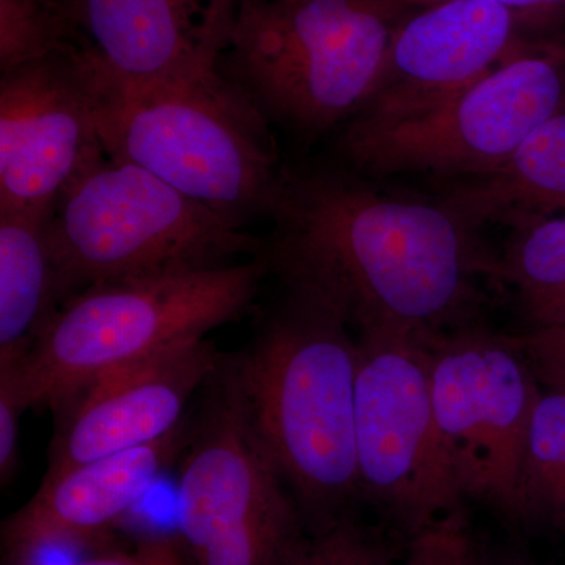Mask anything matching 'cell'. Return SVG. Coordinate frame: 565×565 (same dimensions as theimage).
I'll list each match as a JSON object with an SVG mask.
<instances>
[{"label":"cell","mask_w":565,"mask_h":565,"mask_svg":"<svg viewBox=\"0 0 565 565\" xmlns=\"http://www.w3.org/2000/svg\"><path fill=\"white\" fill-rule=\"evenodd\" d=\"M243 0H61L77 43L114 87L221 74Z\"/></svg>","instance_id":"obj_12"},{"label":"cell","mask_w":565,"mask_h":565,"mask_svg":"<svg viewBox=\"0 0 565 565\" xmlns=\"http://www.w3.org/2000/svg\"><path fill=\"white\" fill-rule=\"evenodd\" d=\"M542 386L565 388V326L527 330L512 337Z\"/></svg>","instance_id":"obj_25"},{"label":"cell","mask_w":565,"mask_h":565,"mask_svg":"<svg viewBox=\"0 0 565 565\" xmlns=\"http://www.w3.org/2000/svg\"><path fill=\"white\" fill-rule=\"evenodd\" d=\"M438 433L463 500L515 516L541 384L512 337L463 326L427 341Z\"/></svg>","instance_id":"obj_10"},{"label":"cell","mask_w":565,"mask_h":565,"mask_svg":"<svg viewBox=\"0 0 565 565\" xmlns=\"http://www.w3.org/2000/svg\"><path fill=\"white\" fill-rule=\"evenodd\" d=\"M107 81L79 43L0 73V214L50 218L106 154Z\"/></svg>","instance_id":"obj_11"},{"label":"cell","mask_w":565,"mask_h":565,"mask_svg":"<svg viewBox=\"0 0 565 565\" xmlns=\"http://www.w3.org/2000/svg\"><path fill=\"white\" fill-rule=\"evenodd\" d=\"M470 228H512L565 212V106L542 122L498 169L459 180L440 202Z\"/></svg>","instance_id":"obj_16"},{"label":"cell","mask_w":565,"mask_h":565,"mask_svg":"<svg viewBox=\"0 0 565 565\" xmlns=\"http://www.w3.org/2000/svg\"><path fill=\"white\" fill-rule=\"evenodd\" d=\"M262 256L282 286L329 305L360 334L433 340L467 326L478 275L497 262L438 203L321 167L282 169Z\"/></svg>","instance_id":"obj_1"},{"label":"cell","mask_w":565,"mask_h":565,"mask_svg":"<svg viewBox=\"0 0 565 565\" xmlns=\"http://www.w3.org/2000/svg\"><path fill=\"white\" fill-rule=\"evenodd\" d=\"M47 221L0 214V362L25 355L62 305Z\"/></svg>","instance_id":"obj_17"},{"label":"cell","mask_w":565,"mask_h":565,"mask_svg":"<svg viewBox=\"0 0 565 565\" xmlns=\"http://www.w3.org/2000/svg\"><path fill=\"white\" fill-rule=\"evenodd\" d=\"M494 277L512 286L531 330L565 326V212L515 226Z\"/></svg>","instance_id":"obj_18"},{"label":"cell","mask_w":565,"mask_h":565,"mask_svg":"<svg viewBox=\"0 0 565 565\" xmlns=\"http://www.w3.org/2000/svg\"><path fill=\"white\" fill-rule=\"evenodd\" d=\"M403 14L388 0H243L222 76L267 125L321 136L363 109Z\"/></svg>","instance_id":"obj_4"},{"label":"cell","mask_w":565,"mask_h":565,"mask_svg":"<svg viewBox=\"0 0 565 565\" xmlns=\"http://www.w3.org/2000/svg\"><path fill=\"white\" fill-rule=\"evenodd\" d=\"M390 561L384 541L348 515L307 531L285 565H385Z\"/></svg>","instance_id":"obj_21"},{"label":"cell","mask_w":565,"mask_h":565,"mask_svg":"<svg viewBox=\"0 0 565 565\" xmlns=\"http://www.w3.org/2000/svg\"><path fill=\"white\" fill-rule=\"evenodd\" d=\"M565 106V44L525 43L433 109L392 121H349L341 150L370 177H481Z\"/></svg>","instance_id":"obj_8"},{"label":"cell","mask_w":565,"mask_h":565,"mask_svg":"<svg viewBox=\"0 0 565 565\" xmlns=\"http://www.w3.org/2000/svg\"><path fill=\"white\" fill-rule=\"evenodd\" d=\"M245 352L233 356L256 433L308 531L351 514L359 341L329 305L285 286Z\"/></svg>","instance_id":"obj_2"},{"label":"cell","mask_w":565,"mask_h":565,"mask_svg":"<svg viewBox=\"0 0 565 565\" xmlns=\"http://www.w3.org/2000/svg\"><path fill=\"white\" fill-rule=\"evenodd\" d=\"M134 552L141 565H191L178 535H145Z\"/></svg>","instance_id":"obj_27"},{"label":"cell","mask_w":565,"mask_h":565,"mask_svg":"<svg viewBox=\"0 0 565 565\" xmlns=\"http://www.w3.org/2000/svg\"><path fill=\"white\" fill-rule=\"evenodd\" d=\"M203 340L177 345L103 375L57 414L51 481L79 465L152 444L185 419V408L222 362Z\"/></svg>","instance_id":"obj_14"},{"label":"cell","mask_w":565,"mask_h":565,"mask_svg":"<svg viewBox=\"0 0 565 565\" xmlns=\"http://www.w3.org/2000/svg\"><path fill=\"white\" fill-rule=\"evenodd\" d=\"M407 565H487L479 552L462 511L438 520L411 535Z\"/></svg>","instance_id":"obj_22"},{"label":"cell","mask_w":565,"mask_h":565,"mask_svg":"<svg viewBox=\"0 0 565 565\" xmlns=\"http://www.w3.org/2000/svg\"><path fill=\"white\" fill-rule=\"evenodd\" d=\"M435 0H404V11L426 6ZM514 11L520 21L550 22L565 20V0H492Z\"/></svg>","instance_id":"obj_26"},{"label":"cell","mask_w":565,"mask_h":565,"mask_svg":"<svg viewBox=\"0 0 565 565\" xmlns=\"http://www.w3.org/2000/svg\"><path fill=\"white\" fill-rule=\"evenodd\" d=\"M355 449L360 497L408 534L462 511L435 419L427 341L360 334Z\"/></svg>","instance_id":"obj_9"},{"label":"cell","mask_w":565,"mask_h":565,"mask_svg":"<svg viewBox=\"0 0 565 565\" xmlns=\"http://www.w3.org/2000/svg\"><path fill=\"white\" fill-rule=\"evenodd\" d=\"M267 274L259 255L88 286L57 308L25 355L3 363L14 364L29 408L61 414L103 375L243 318Z\"/></svg>","instance_id":"obj_3"},{"label":"cell","mask_w":565,"mask_h":565,"mask_svg":"<svg viewBox=\"0 0 565 565\" xmlns=\"http://www.w3.org/2000/svg\"><path fill=\"white\" fill-rule=\"evenodd\" d=\"M29 405L13 364H0V482L9 486L20 460V423Z\"/></svg>","instance_id":"obj_24"},{"label":"cell","mask_w":565,"mask_h":565,"mask_svg":"<svg viewBox=\"0 0 565 565\" xmlns=\"http://www.w3.org/2000/svg\"><path fill=\"white\" fill-rule=\"evenodd\" d=\"M191 438V416L152 444L79 465L41 481L28 504L2 523L3 553L58 544L96 542L139 503Z\"/></svg>","instance_id":"obj_15"},{"label":"cell","mask_w":565,"mask_h":565,"mask_svg":"<svg viewBox=\"0 0 565 565\" xmlns=\"http://www.w3.org/2000/svg\"><path fill=\"white\" fill-rule=\"evenodd\" d=\"M244 228L147 170L104 156L63 193L47 221L62 303L98 282L262 255L263 241Z\"/></svg>","instance_id":"obj_5"},{"label":"cell","mask_w":565,"mask_h":565,"mask_svg":"<svg viewBox=\"0 0 565 565\" xmlns=\"http://www.w3.org/2000/svg\"><path fill=\"white\" fill-rule=\"evenodd\" d=\"M77 44L61 0H0V73Z\"/></svg>","instance_id":"obj_20"},{"label":"cell","mask_w":565,"mask_h":565,"mask_svg":"<svg viewBox=\"0 0 565 565\" xmlns=\"http://www.w3.org/2000/svg\"><path fill=\"white\" fill-rule=\"evenodd\" d=\"M487 565H533L522 555L514 552H504L501 555L493 556L492 559L486 561Z\"/></svg>","instance_id":"obj_28"},{"label":"cell","mask_w":565,"mask_h":565,"mask_svg":"<svg viewBox=\"0 0 565 565\" xmlns=\"http://www.w3.org/2000/svg\"><path fill=\"white\" fill-rule=\"evenodd\" d=\"M3 565H141L136 552L118 548L111 539L58 542L3 553Z\"/></svg>","instance_id":"obj_23"},{"label":"cell","mask_w":565,"mask_h":565,"mask_svg":"<svg viewBox=\"0 0 565 565\" xmlns=\"http://www.w3.org/2000/svg\"><path fill=\"white\" fill-rule=\"evenodd\" d=\"M102 136L110 158L244 225L267 214L281 177L267 121L222 73L151 87L107 81Z\"/></svg>","instance_id":"obj_6"},{"label":"cell","mask_w":565,"mask_h":565,"mask_svg":"<svg viewBox=\"0 0 565 565\" xmlns=\"http://www.w3.org/2000/svg\"><path fill=\"white\" fill-rule=\"evenodd\" d=\"M191 416L178 479V539L191 565H285L307 526L256 433L233 356Z\"/></svg>","instance_id":"obj_7"},{"label":"cell","mask_w":565,"mask_h":565,"mask_svg":"<svg viewBox=\"0 0 565 565\" xmlns=\"http://www.w3.org/2000/svg\"><path fill=\"white\" fill-rule=\"evenodd\" d=\"M514 11L492 0H435L405 11L370 99L351 121H392L438 106L520 46Z\"/></svg>","instance_id":"obj_13"},{"label":"cell","mask_w":565,"mask_h":565,"mask_svg":"<svg viewBox=\"0 0 565 565\" xmlns=\"http://www.w3.org/2000/svg\"><path fill=\"white\" fill-rule=\"evenodd\" d=\"M515 519L565 526V388L542 386L535 401L520 467Z\"/></svg>","instance_id":"obj_19"},{"label":"cell","mask_w":565,"mask_h":565,"mask_svg":"<svg viewBox=\"0 0 565 565\" xmlns=\"http://www.w3.org/2000/svg\"><path fill=\"white\" fill-rule=\"evenodd\" d=\"M385 565H393V564H392V561H390V563H386ZM403 565H407V564H405V561H404V564H403Z\"/></svg>","instance_id":"obj_30"},{"label":"cell","mask_w":565,"mask_h":565,"mask_svg":"<svg viewBox=\"0 0 565 565\" xmlns=\"http://www.w3.org/2000/svg\"><path fill=\"white\" fill-rule=\"evenodd\" d=\"M388 2H392L394 7H397V9H399L401 11H403V13H405L404 0H388Z\"/></svg>","instance_id":"obj_29"}]
</instances>
